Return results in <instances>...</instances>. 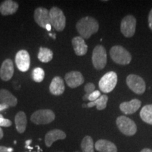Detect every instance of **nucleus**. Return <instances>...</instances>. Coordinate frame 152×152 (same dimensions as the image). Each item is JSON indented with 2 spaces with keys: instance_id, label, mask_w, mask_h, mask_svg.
I'll return each mask as SVG.
<instances>
[{
  "instance_id": "obj_31",
  "label": "nucleus",
  "mask_w": 152,
  "mask_h": 152,
  "mask_svg": "<svg viewBox=\"0 0 152 152\" xmlns=\"http://www.w3.org/2000/svg\"><path fill=\"white\" fill-rule=\"evenodd\" d=\"M149 26L150 29L152 30V9L150 11L149 14Z\"/></svg>"
},
{
  "instance_id": "obj_4",
  "label": "nucleus",
  "mask_w": 152,
  "mask_h": 152,
  "mask_svg": "<svg viewBox=\"0 0 152 152\" xmlns=\"http://www.w3.org/2000/svg\"><path fill=\"white\" fill-rule=\"evenodd\" d=\"M55 119V114L50 109H39L33 113L30 121L36 125H46Z\"/></svg>"
},
{
  "instance_id": "obj_5",
  "label": "nucleus",
  "mask_w": 152,
  "mask_h": 152,
  "mask_svg": "<svg viewBox=\"0 0 152 152\" xmlns=\"http://www.w3.org/2000/svg\"><path fill=\"white\" fill-rule=\"evenodd\" d=\"M117 74L113 71L108 72L99 82V87L104 93H109L114 90L117 85Z\"/></svg>"
},
{
  "instance_id": "obj_15",
  "label": "nucleus",
  "mask_w": 152,
  "mask_h": 152,
  "mask_svg": "<svg viewBox=\"0 0 152 152\" xmlns=\"http://www.w3.org/2000/svg\"><path fill=\"white\" fill-rule=\"evenodd\" d=\"M141 101L134 99L130 102H125L120 104V109L124 114H132L139 110L141 106Z\"/></svg>"
},
{
  "instance_id": "obj_27",
  "label": "nucleus",
  "mask_w": 152,
  "mask_h": 152,
  "mask_svg": "<svg viewBox=\"0 0 152 152\" xmlns=\"http://www.w3.org/2000/svg\"><path fill=\"white\" fill-rule=\"evenodd\" d=\"M84 90L86 94L83 96V99L84 101H86L87 100V98H88L89 95H90L91 93H92L93 92H94L95 91V85L92 83H87V84H86V85L85 86Z\"/></svg>"
},
{
  "instance_id": "obj_19",
  "label": "nucleus",
  "mask_w": 152,
  "mask_h": 152,
  "mask_svg": "<svg viewBox=\"0 0 152 152\" xmlns=\"http://www.w3.org/2000/svg\"><path fill=\"white\" fill-rule=\"evenodd\" d=\"M96 151L99 152H117L116 146L113 142L106 140H99L94 144Z\"/></svg>"
},
{
  "instance_id": "obj_28",
  "label": "nucleus",
  "mask_w": 152,
  "mask_h": 152,
  "mask_svg": "<svg viewBox=\"0 0 152 152\" xmlns=\"http://www.w3.org/2000/svg\"><path fill=\"white\" fill-rule=\"evenodd\" d=\"M101 96V92L99 90H95L94 92H93L92 93L88 96V98H87V100L90 101V102H93L94 101H96L98 98H99Z\"/></svg>"
},
{
  "instance_id": "obj_11",
  "label": "nucleus",
  "mask_w": 152,
  "mask_h": 152,
  "mask_svg": "<svg viewBox=\"0 0 152 152\" xmlns=\"http://www.w3.org/2000/svg\"><path fill=\"white\" fill-rule=\"evenodd\" d=\"M34 19L38 26L45 29L47 26L51 24L49 11L43 7H38L35 9L34 13Z\"/></svg>"
},
{
  "instance_id": "obj_9",
  "label": "nucleus",
  "mask_w": 152,
  "mask_h": 152,
  "mask_svg": "<svg viewBox=\"0 0 152 152\" xmlns=\"http://www.w3.org/2000/svg\"><path fill=\"white\" fill-rule=\"evenodd\" d=\"M136 18L132 15H128L123 18L121 23V31L125 37H132L135 33Z\"/></svg>"
},
{
  "instance_id": "obj_17",
  "label": "nucleus",
  "mask_w": 152,
  "mask_h": 152,
  "mask_svg": "<svg viewBox=\"0 0 152 152\" xmlns=\"http://www.w3.org/2000/svg\"><path fill=\"white\" fill-rule=\"evenodd\" d=\"M18 9V4L12 0H6L0 4V13L3 16L15 14Z\"/></svg>"
},
{
  "instance_id": "obj_24",
  "label": "nucleus",
  "mask_w": 152,
  "mask_h": 152,
  "mask_svg": "<svg viewBox=\"0 0 152 152\" xmlns=\"http://www.w3.org/2000/svg\"><path fill=\"white\" fill-rule=\"evenodd\" d=\"M140 117L144 122L152 125V104L144 106L140 111Z\"/></svg>"
},
{
  "instance_id": "obj_33",
  "label": "nucleus",
  "mask_w": 152,
  "mask_h": 152,
  "mask_svg": "<svg viewBox=\"0 0 152 152\" xmlns=\"http://www.w3.org/2000/svg\"><path fill=\"white\" fill-rule=\"evenodd\" d=\"M140 152H152V149H148V148H145V149H143Z\"/></svg>"
},
{
  "instance_id": "obj_36",
  "label": "nucleus",
  "mask_w": 152,
  "mask_h": 152,
  "mask_svg": "<svg viewBox=\"0 0 152 152\" xmlns=\"http://www.w3.org/2000/svg\"><path fill=\"white\" fill-rule=\"evenodd\" d=\"M83 107H87V105H85V104H83Z\"/></svg>"
},
{
  "instance_id": "obj_13",
  "label": "nucleus",
  "mask_w": 152,
  "mask_h": 152,
  "mask_svg": "<svg viewBox=\"0 0 152 152\" xmlns=\"http://www.w3.org/2000/svg\"><path fill=\"white\" fill-rule=\"evenodd\" d=\"M14 73L13 61L9 58L4 61L0 68V77L3 81H9L12 77Z\"/></svg>"
},
{
  "instance_id": "obj_3",
  "label": "nucleus",
  "mask_w": 152,
  "mask_h": 152,
  "mask_svg": "<svg viewBox=\"0 0 152 152\" xmlns=\"http://www.w3.org/2000/svg\"><path fill=\"white\" fill-rule=\"evenodd\" d=\"M51 26H53L56 31L61 32L64 30L66 27V19L61 9L54 7L49 11Z\"/></svg>"
},
{
  "instance_id": "obj_2",
  "label": "nucleus",
  "mask_w": 152,
  "mask_h": 152,
  "mask_svg": "<svg viewBox=\"0 0 152 152\" xmlns=\"http://www.w3.org/2000/svg\"><path fill=\"white\" fill-rule=\"evenodd\" d=\"M110 56L115 64L128 65L132 61V56L128 50L122 46H113L110 49Z\"/></svg>"
},
{
  "instance_id": "obj_39",
  "label": "nucleus",
  "mask_w": 152,
  "mask_h": 152,
  "mask_svg": "<svg viewBox=\"0 0 152 152\" xmlns=\"http://www.w3.org/2000/svg\"></svg>"
},
{
  "instance_id": "obj_21",
  "label": "nucleus",
  "mask_w": 152,
  "mask_h": 152,
  "mask_svg": "<svg viewBox=\"0 0 152 152\" xmlns=\"http://www.w3.org/2000/svg\"><path fill=\"white\" fill-rule=\"evenodd\" d=\"M15 123L16 128L18 133H23L27 127V118L24 112L19 111L15 116Z\"/></svg>"
},
{
  "instance_id": "obj_32",
  "label": "nucleus",
  "mask_w": 152,
  "mask_h": 152,
  "mask_svg": "<svg viewBox=\"0 0 152 152\" xmlns=\"http://www.w3.org/2000/svg\"><path fill=\"white\" fill-rule=\"evenodd\" d=\"M9 106L7 105V104H4L0 103V111H3V110L9 109Z\"/></svg>"
},
{
  "instance_id": "obj_29",
  "label": "nucleus",
  "mask_w": 152,
  "mask_h": 152,
  "mask_svg": "<svg viewBox=\"0 0 152 152\" xmlns=\"http://www.w3.org/2000/svg\"><path fill=\"white\" fill-rule=\"evenodd\" d=\"M12 125V122L8 119H6L3 117L2 115L0 114V127H6L8 128Z\"/></svg>"
},
{
  "instance_id": "obj_30",
  "label": "nucleus",
  "mask_w": 152,
  "mask_h": 152,
  "mask_svg": "<svg viewBox=\"0 0 152 152\" xmlns=\"http://www.w3.org/2000/svg\"><path fill=\"white\" fill-rule=\"evenodd\" d=\"M14 149L12 148H9L0 146V152H13Z\"/></svg>"
},
{
  "instance_id": "obj_18",
  "label": "nucleus",
  "mask_w": 152,
  "mask_h": 152,
  "mask_svg": "<svg viewBox=\"0 0 152 152\" xmlns=\"http://www.w3.org/2000/svg\"><path fill=\"white\" fill-rule=\"evenodd\" d=\"M72 45L77 56H84L87 54L88 47L85 44V39L80 36L74 37L72 39Z\"/></svg>"
},
{
  "instance_id": "obj_20",
  "label": "nucleus",
  "mask_w": 152,
  "mask_h": 152,
  "mask_svg": "<svg viewBox=\"0 0 152 152\" xmlns=\"http://www.w3.org/2000/svg\"><path fill=\"white\" fill-rule=\"evenodd\" d=\"M0 103L7 104L9 107H14L18 103V100L11 93L5 89L0 90Z\"/></svg>"
},
{
  "instance_id": "obj_14",
  "label": "nucleus",
  "mask_w": 152,
  "mask_h": 152,
  "mask_svg": "<svg viewBox=\"0 0 152 152\" xmlns=\"http://www.w3.org/2000/svg\"><path fill=\"white\" fill-rule=\"evenodd\" d=\"M66 134L64 131L54 129V130L49 131L45 137V142L47 147H52V144L57 140H62L66 139Z\"/></svg>"
},
{
  "instance_id": "obj_34",
  "label": "nucleus",
  "mask_w": 152,
  "mask_h": 152,
  "mask_svg": "<svg viewBox=\"0 0 152 152\" xmlns=\"http://www.w3.org/2000/svg\"><path fill=\"white\" fill-rule=\"evenodd\" d=\"M31 140H28V141H26V148H28V149H31V148H30V147H29V145H30V144L31 143Z\"/></svg>"
},
{
  "instance_id": "obj_6",
  "label": "nucleus",
  "mask_w": 152,
  "mask_h": 152,
  "mask_svg": "<svg viewBox=\"0 0 152 152\" xmlns=\"http://www.w3.org/2000/svg\"><path fill=\"white\" fill-rule=\"evenodd\" d=\"M116 125L119 130L127 136L134 135L137 130L135 123L125 115H121L117 118Z\"/></svg>"
},
{
  "instance_id": "obj_37",
  "label": "nucleus",
  "mask_w": 152,
  "mask_h": 152,
  "mask_svg": "<svg viewBox=\"0 0 152 152\" xmlns=\"http://www.w3.org/2000/svg\"><path fill=\"white\" fill-rule=\"evenodd\" d=\"M58 152H64V151H58Z\"/></svg>"
},
{
  "instance_id": "obj_7",
  "label": "nucleus",
  "mask_w": 152,
  "mask_h": 152,
  "mask_svg": "<svg viewBox=\"0 0 152 152\" xmlns=\"http://www.w3.org/2000/svg\"><path fill=\"white\" fill-rule=\"evenodd\" d=\"M92 64L96 70H102L105 67L107 63L106 49L102 45L95 47L92 52Z\"/></svg>"
},
{
  "instance_id": "obj_23",
  "label": "nucleus",
  "mask_w": 152,
  "mask_h": 152,
  "mask_svg": "<svg viewBox=\"0 0 152 152\" xmlns=\"http://www.w3.org/2000/svg\"><path fill=\"white\" fill-rule=\"evenodd\" d=\"M38 59L42 63H48L52 60L53 52L46 47H40L37 55Z\"/></svg>"
},
{
  "instance_id": "obj_22",
  "label": "nucleus",
  "mask_w": 152,
  "mask_h": 152,
  "mask_svg": "<svg viewBox=\"0 0 152 152\" xmlns=\"http://www.w3.org/2000/svg\"><path fill=\"white\" fill-rule=\"evenodd\" d=\"M108 100H109V97H108L107 95H101L100 97L98 98L96 101L87 104V106L88 108H92L93 106H96V109L99 110V111H102V110L106 109Z\"/></svg>"
},
{
  "instance_id": "obj_25",
  "label": "nucleus",
  "mask_w": 152,
  "mask_h": 152,
  "mask_svg": "<svg viewBox=\"0 0 152 152\" xmlns=\"http://www.w3.org/2000/svg\"><path fill=\"white\" fill-rule=\"evenodd\" d=\"M82 152H94V144L90 136H85L81 142Z\"/></svg>"
},
{
  "instance_id": "obj_16",
  "label": "nucleus",
  "mask_w": 152,
  "mask_h": 152,
  "mask_svg": "<svg viewBox=\"0 0 152 152\" xmlns=\"http://www.w3.org/2000/svg\"><path fill=\"white\" fill-rule=\"evenodd\" d=\"M49 91L53 95L59 96L65 91L64 82L59 76H56L52 79V83L49 85Z\"/></svg>"
},
{
  "instance_id": "obj_12",
  "label": "nucleus",
  "mask_w": 152,
  "mask_h": 152,
  "mask_svg": "<svg viewBox=\"0 0 152 152\" xmlns=\"http://www.w3.org/2000/svg\"><path fill=\"white\" fill-rule=\"evenodd\" d=\"M65 81L69 87L76 88L84 83L85 79L80 72L71 71L66 74Z\"/></svg>"
},
{
  "instance_id": "obj_10",
  "label": "nucleus",
  "mask_w": 152,
  "mask_h": 152,
  "mask_svg": "<svg viewBox=\"0 0 152 152\" xmlns=\"http://www.w3.org/2000/svg\"><path fill=\"white\" fill-rule=\"evenodd\" d=\"M15 61L19 71L21 72L27 71L30 65V58L28 52L24 49L18 51L16 55Z\"/></svg>"
},
{
  "instance_id": "obj_35",
  "label": "nucleus",
  "mask_w": 152,
  "mask_h": 152,
  "mask_svg": "<svg viewBox=\"0 0 152 152\" xmlns=\"http://www.w3.org/2000/svg\"><path fill=\"white\" fill-rule=\"evenodd\" d=\"M3 136H4L3 130H2V129L0 128V140H1V139H2Z\"/></svg>"
},
{
  "instance_id": "obj_26",
  "label": "nucleus",
  "mask_w": 152,
  "mask_h": 152,
  "mask_svg": "<svg viewBox=\"0 0 152 152\" xmlns=\"http://www.w3.org/2000/svg\"><path fill=\"white\" fill-rule=\"evenodd\" d=\"M45 71L41 68H35L33 71V79L36 83H41L45 78Z\"/></svg>"
},
{
  "instance_id": "obj_1",
  "label": "nucleus",
  "mask_w": 152,
  "mask_h": 152,
  "mask_svg": "<svg viewBox=\"0 0 152 152\" xmlns=\"http://www.w3.org/2000/svg\"><path fill=\"white\" fill-rule=\"evenodd\" d=\"M99 28L97 20L91 16L83 17L76 23V29L83 39H89L93 34L97 33Z\"/></svg>"
},
{
  "instance_id": "obj_8",
  "label": "nucleus",
  "mask_w": 152,
  "mask_h": 152,
  "mask_svg": "<svg viewBox=\"0 0 152 152\" xmlns=\"http://www.w3.org/2000/svg\"><path fill=\"white\" fill-rule=\"evenodd\" d=\"M126 83L129 88L137 94H142L145 92V82L140 76L130 74L127 77Z\"/></svg>"
},
{
  "instance_id": "obj_38",
  "label": "nucleus",
  "mask_w": 152,
  "mask_h": 152,
  "mask_svg": "<svg viewBox=\"0 0 152 152\" xmlns=\"http://www.w3.org/2000/svg\"><path fill=\"white\" fill-rule=\"evenodd\" d=\"M75 152H79V151H75Z\"/></svg>"
}]
</instances>
